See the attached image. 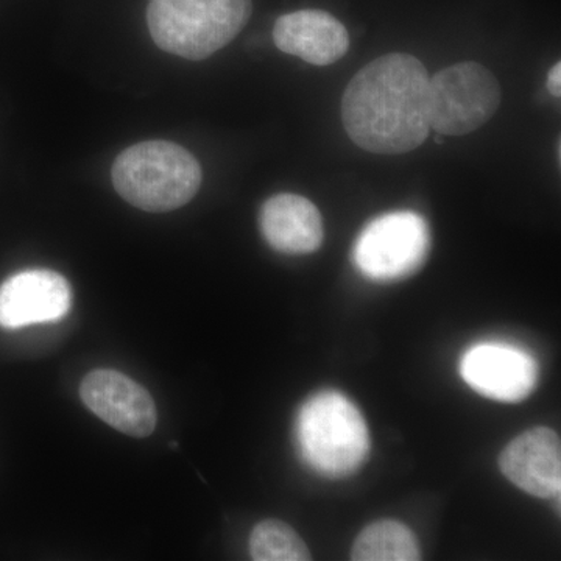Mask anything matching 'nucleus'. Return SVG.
Instances as JSON below:
<instances>
[{
	"label": "nucleus",
	"instance_id": "1a4fd4ad",
	"mask_svg": "<svg viewBox=\"0 0 561 561\" xmlns=\"http://www.w3.org/2000/svg\"><path fill=\"white\" fill-rule=\"evenodd\" d=\"M72 291L60 273L35 268L11 276L0 286V327L20 330L68 316Z\"/></svg>",
	"mask_w": 561,
	"mask_h": 561
},
{
	"label": "nucleus",
	"instance_id": "ddd939ff",
	"mask_svg": "<svg viewBox=\"0 0 561 561\" xmlns=\"http://www.w3.org/2000/svg\"><path fill=\"white\" fill-rule=\"evenodd\" d=\"M421 559L419 541L408 526L382 519L362 531L354 542L351 560L416 561Z\"/></svg>",
	"mask_w": 561,
	"mask_h": 561
},
{
	"label": "nucleus",
	"instance_id": "7ed1b4c3",
	"mask_svg": "<svg viewBox=\"0 0 561 561\" xmlns=\"http://www.w3.org/2000/svg\"><path fill=\"white\" fill-rule=\"evenodd\" d=\"M298 449L302 460L324 478H346L370 453V434L357 405L339 391L313 394L298 413Z\"/></svg>",
	"mask_w": 561,
	"mask_h": 561
},
{
	"label": "nucleus",
	"instance_id": "9d476101",
	"mask_svg": "<svg viewBox=\"0 0 561 561\" xmlns=\"http://www.w3.org/2000/svg\"><path fill=\"white\" fill-rule=\"evenodd\" d=\"M502 474L537 497H560L561 445L557 432L537 427L524 432L501 454Z\"/></svg>",
	"mask_w": 561,
	"mask_h": 561
},
{
	"label": "nucleus",
	"instance_id": "f03ea898",
	"mask_svg": "<svg viewBox=\"0 0 561 561\" xmlns=\"http://www.w3.org/2000/svg\"><path fill=\"white\" fill-rule=\"evenodd\" d=\"M111 175L117 194L147 213L179 209L202 186V168L194 154L169 140H147L122 151Z\"/></svg>",
	"mask_w": 561,
	"mask_h": 561
},
{
	"label": "nucleus",
	"instance_id": "20e7f679",
	"mask_svg": "<svg viewBox=\"0 0 561 561\" xmlns=\"http://www.w3.org/2000/svg\"><path fill=\"white\" fill-rule=\"evenodd\" d=\"M251 11V0H150L147 22L160 49L202 61L242 32Z\"/></svg>",
	"mask_w": 561,
	"mask_h": 561
},
{
	"label": "nucleus",
	"instance_id": "6e6552de",
	"mask_svg": "<svg viewBox=\"0 0 561 561\" xmlns=\"http://www.w3.org/2000/svg\"><path fill=\"white\" fill-rule=\"evenodd\" d=\"M81 401L122 434L146 438L157 427V405L149 391L116 370H94L80 386Z\"/></svg>",
	"mask_w": 561,
	"mask_h": 561
},
{
	"label": "nucleus",
	"instance_id": "39448f33",
	"mask_svg": "<svg viewBox=\"0 0 561 561\" xmlns=\"http://www.w3.org/2000/svg\"><path fill=\"white\" fill-rule=\"evenodd\" d=\"M431 251L427 221L412 210H397L373 219L354 242L357 271L375 283H397L415 275Z\"/></svg>",
	"mask_w": 561,
	"mask_h": 561
},
{
	"label": "nucleus",
	"instance_id": "0eeeda50",
	"mask_svg": "<svg viewBox=\"0 0 561 561\" xmlns=\"http://www.w3.org/2000/svg\"><path fill=\"white\" fill-rule=\"evenodd\" d=\"M463 381L482 397L500 402H519L537 387L538 362L512 343L481 342L460 360Z\"/></svg>",
	"mask_w": 561,
	"mask_h": 561
},
{
	"label": "nucleus",
	"instance_id": "2eb2a0df",
	"mask_svg": "<svg viewBox=\"0 0 561 561\" xmlns=\"http://www.w3.org/2000/svg\"><path fill=\"white\" fill-rule=\"evenodd\" d=\"M548 90L556 98H560L561 95V65L560 62H556L552 66V69L549 70L548 76Z\"/></svg>",
	"mask_w": 561,
	"mask_h": 561
},
{
	"label": "nucleus",
	"instance_id": "f8f14e48",
	"mask_svg": "<svg viewBox=\"0 0 561 561\" xmlns=\"http://www.w3.org/2000/svg\"><path fill=\"white\" fill-rule=\"evenodd\" d=\"M260 225L265 241L279 253L309 254L323 242L320 210L301 195H273L262 205Z\"/></svg>",
	"mask_w": 561,
	"mask_h": 561
},
{
	"label": "nucleus",
	"instance_id": "423d86ee",
	"mask_svg": "<svg viewBox=\"0 0 561 561\" xmlns=\"http://www.w3.org/2000/svg\"><path fill=\"white\" fill-rule=\"evenodd\" d=\"M431 130L463 136L485 125L501 105L500 81L479 62H459L431 79Z\"/></svg>",
	"mask_w": 561,
	"mask_h": 561
},
{
	"label": "nucleus",
	"instance_id": "4468645a",
	"mask_svg": "<svg viewBox=\"0 0 561 561\" xmlns=\"http://www.w3.org/2000/svg\"><path fill=\"white\" fill-rule=\"evenodd\" d=\"M251 559L256 561L311 560L308 546L286 523L267 519L254 527L250 538Z\"/></svg>",
	"mask_w": 561,
	"mask_h": 561
},
{
	"label": "nucleus",
	"instance_id": "f257e3e1",
	"mask_svg": "<svg viewBox=\"0 0 561 561\" xmlns=\"http://www.w3.org/2000/svg\"><path fill=\"white\" fill-rule=\"evenodd\" d=\"M431 77L419 58L389 54L371 61L346 87L343 127L360 149L401 154L431 133Z\"/></svg>",
	"mask_w": 561,
	"mask_h": 561
},
{
	"label": "nucleus",
	"instance_id": "9b49d317",
	"mask_svg": "<svg viewBox=\"0 0 561 561\" xmlns=\"http://www.w3.org/2000/svg\"><path fill=\"white\" fill-rule=\"evenodd\" d=\"M276 47L313 66H330L348 51L345 25L321 10H300L284 14L273 28Z\"/></svg>",
	"mask_w": 561,
	"mask_h": 561
}]
</instances>
